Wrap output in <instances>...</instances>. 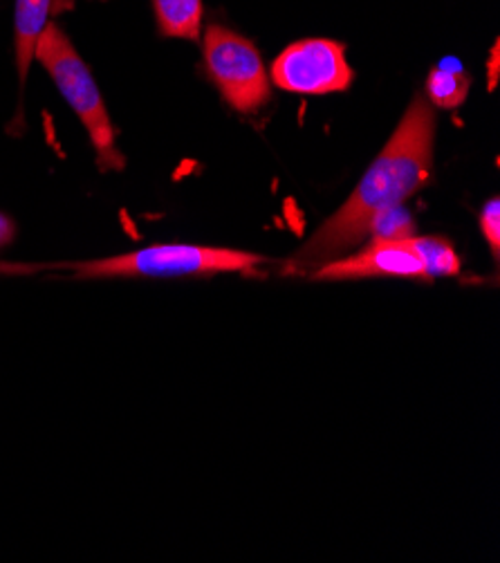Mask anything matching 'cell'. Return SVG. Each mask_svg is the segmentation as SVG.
<instances>
[{"label": "cell", "mask_w": 500, "mask_h": 563, "mask_svg": "<svg viewBox=\"0 0 500 563\" xmlns=\"http://www.w3.org/2000/svg\"><path fill=\"white\" fill-rule=\"evenodd\" d=\"M435 115L426 97L415 95L393 137L368 166L362 183L290 261L292 272H310L340 258L368 239L373 220L420 191L433 174Z\"/></svg>", "instance_id": "6da1fadb"}, {"label": "cell", "mask_w": 500, "mask_h": 563, "mask_svg": "<svg viewBox=\"0 0 500 563\" xmlns=\"http://www.w3.org/2000/svg\"><path fill=\"white\" fill-rule=\"evenodd\" d=\"M34 59H38V64L47 70L52 81L57 84L64 99L70 103L75 115L88 131V137L95 146L97 166L101 172H122L126 157L118 148L115 126L110 122L95 77L57 23L45 25L34 49Z\"/></svg>", "instance_id": "7a4b0ae2"}, {"label": "cell", "mask_w": 500, "mask_h": 563, "mask_svg": "<svg viewBox=\"0 0 500 563\" xmlns=\"http://www.w3.org/2000/svg\"><path fill=\"white\" fill-rule=\"evenodd\" d=\"M267 263L265 256L204 245H151L131 254L73 265L86 278L133 276H207L222 272H249Z\"/></svg>", "instance_id": "3957f363"}, {"label": "cell", "mask_w": 500, "mask_h": 563, "mask_svg": "<svg viewBox=\"0 0 500 563\" xmlns=\"http://www.w3.org/2000/svg\"><path fill=\"white\" fill-rule=\"evenodd\" d=\"M204 68L225 101L238 112H256L269 97V75L260 52L241 34L222 25H209L202 36Z\"/></svg>", "instance_id": "277c9868"}, {"label": "cell", "mask_w": 500, "mask_h": 563, "mask_svg": "<svg viewBox=\"0 0 500 563\" xmlns=\"http://www.w3.org/2000/svg\"><path fill=\"white\" fill-rule=\"evenodd\" d=\"M346 47L327 38H305L286 47L271 66V81L297 95L342 92L353 84Z\"/></svg>", "instance_id": "5b68a950"}, {"label": "cell", "mask_w": 500, "mask_h": 563, "mask_svg": "<svg viewBox=\"0 0 500 563\" xmlns=\"http://www.w3.org/2000/svg\"><path fill=\"white\" fill-rule=\"evenodd\" d=\"M370 276H404L426 278L424 265L409 241H373L359 254L335 258L321 265L312 278L316 280H348Z\"/></svg>", "instance_id": "8992f818"}, {"label": "cell", "mask_w": 500, "mask_h": 563, "mask_svg": "<svg viewBox=\"0 0 500 563\" xmlns=\"http://www.w3.org/2000/svg\"><path fill=\"white\" fill-rule=\"evenodd\" d=\"M49 12H52V0H16L14 41H16V68H19L21 88L27 81V73L34 59L38 36L49 23L47 21Z\"/></svg>", "instance_id": "52a82bcc"}, {"label": "cell", "mask_w": 500, "mask_h": 563, "mask_svg": "<svg viewBox=\"0 0 500 563\" xmlns=\"http://www.w3.org/2000/svg\"><path fill=\"white\" fill-rule=\"evenodd\" d=\"M162 36L198 41L202 25V0H153Z\"/></svg>", "instance_id": "ba28073f"}, {"label": "cell", "mask_w": 500, "mask_h": 563, "mask_svg": "<svg viewBox=\"0 0 500 563\" xmlns=\"http://www.w3.org/2000/svg\"><path fill=\"white\" fill-rule=\"evenodd\" d=\"M407 241L420 256L426 278L460 274V256L456 254V250L449 241L437 239V236H411Z\"/></svg>", "instance_id": "9c48e42d"}, {"label": "cell", "mask_w": 500, "mask_h": 563, "mask_svg": "<svg viewBox=\"0 0 500 563\" xmlns=\"http://www.w3.org/2000/svg\"><path fill=\"white\" fill-rule=\"evenodd\" d=\"M469 77L463 70H433L426 79V97L437 108H458L469 95Z\"/></svg>", "instance_id": "30bf717a"}, {"label": "cell", "mask_w": 500, "mask_h": 563, "mask_svg": "<svg viewBox=\"0 0 500 563\" xmlns=\"http://www.w3.org/2000/svg\"><path fill=\"white\" fill-rule=\"evenodd\" d=\"M368 236H373V241H404L415 236V222L411 211L402 205L381 211L373 220Z\"/></svg>", "instance_id": "8fae6325"}, {"label": "cell", "mask_w": 500, "mask_h": 563, "mask_svg": "<svg viewBox=\"0 0 500 563\" xmlns=\"http://www.w3.org/2000/svg\"><path fill=\"white\" fill-rule=\"evenodd\" d=\"M480 230L485 241L491 247V254L498 258L500 254V202L498 198L489 200L480 213Z\"/></svg>", "instance_id": "7c38bea8"}, {"label": "cell", "mask_w": 500, "mask_h": 563, "mask_svg": "<svg viewBox=\"0 0 500 563\" xmlns=\"http://www.w3.org/2000/svg\"><path fill=\"white\" fill-rule=\"evenodd\" d=\"M14 236V224L8 216H0V247L8 245Z\"/></svg>", "instance_id": "4fadbf2b"}, {"label": "cell", "mask_w": 500, "mask_h": 563, "mask_svg": "<svg viewBox=\"0 0 500 563\" xmlns=\"http://www.w3.org/2000/svg\"><path fill=\"white\" fill-rule=\"evenodd\" d=\"M496 66H498V43L493 45V52H491V88H493V84H496Z\"/></svg>", "instance_id": "5bb4252c"}, {"label": "cell", "mask_w": 500, "mask_h": 563, "mask_svg": "<svg viewBox=\"0 0 500 563\" xmlns=\"http://www.w3.org/2000/svg\"><path fill=\"white\" fill-rule=\"evenodd\" d=\"M68 8V0H52V14H62Z\"/></svg>", "instance_id": "9a60e30c"}]
</instances>
